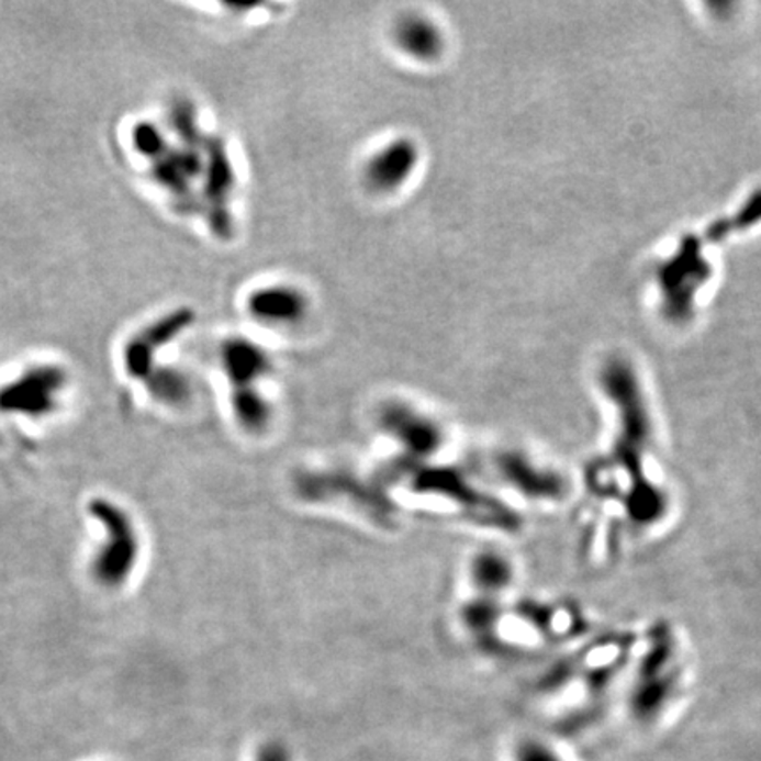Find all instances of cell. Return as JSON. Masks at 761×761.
<instances>
[{"instance_id": "7", "label": "cell", "mask_w": 761, "mask_h": 761, "mask_svg": "<svg viewBox=\"0 0 761 761\" xmlns=\"http://www.w3.org/2000/svg\"><path fill=\"white\" fill-rule=\"evenodd\" d=\"M67 384L63 367L34 366L0 388V413L43 418L57 410L58 396Z\"/></svg>"}, {"instance_id": "6", "label": "cell", "mask_w": 761, "mask_h": 761, "mask_svg": "<svg viewBox=\"0 0 761 761\" xmlns=\"http://www.w3.org/2000/svg\"><path fill=\"white\" fill-rule=\"evenodd\" d=\"M414 485L422 492H434L436 495L450 499L451 503L462 506L463 513H468L478 524L507 530L517 527V517L510 510L495 499H489L483 492H478L454 469H419L414 474Z\"/></svg>"}, {"instance_id": "13", "label": "cell", "mask_w": 761, "mask_h": 761, "mask_svg": "<svg viewBox=\"0 0 761 761\" xmlns=\"http://www.w3.org/2000/svg\"><path fill=\"white\" fill-rule=\"evenodd\" d=\"M219 361L232 388L258 387L273 372L272 355L247 337L224 338Z\"/></svg>"}, {"instance_id": "9", "label": "cell", "mask_w": 761, "mask_h": 761, "mask_svg": "<svg viewBox=\"0 0 761 761\" xmlns=\"http://www.w3.org/2000/svg\"><path fill=\"white\" fill-rule=\"evenodd\" d=\"M203 156H205V168L201 177L203 180L201 200L205 203L212 232L224 238L232 233V215L227 209V200L235 188V171L221 139L206 138Z\"/></svg>"}, {"instance_id": "1", "label": "cell", "mask_w": 761, "mask_h": 761, "mask_svg": "<svg viewBox=\"0 0 761 761\" xmlns=\"http://www.w3.org/2000/svg\"><path fill=\"white\" fill-rule=\"evenodd\" d=\"M603 392L614 402L619 416V433L615 443V455L620 468L631 477V503L629 510L635 518L646 521L656 517L664 507L658 490L644 478L641 463L652 443V418L646 393L641 390L637 370L624 358H611L600 374Z\"/></svg>"}, {"instance_id": "3", "label": "cell", "mask_w": 761, "mask_h": 761, "mask_svg": "<svg viewBox=\"0 0 761 761\" xmlns=\"http://www.w3.org/2000/svg\"><path fill=\"white\" fill-rule=\"evenodd\" d=\"M650 641V650L641 661L637 682L629 696V708L637 721H654L663 713L668 702L675 696L681 670L670 633H656Z\"/></svg>"}, {"instance_id": "20", "label": "cell", "mask_w": 761, "mask_h": 761, "mask_svg": "<svg viewBox=\"0 0 761 761\" xmlns=\"http://www.w3.org/2000/svg\"><path fill=\"white\" fill-rule=\"evenodd\" d=\"M131 139H133L131 143H133L134 150L150 163L159 159L171 147L159 125L152 124V122H138L134 125Z\"/></svg>"}, {"instance_id": "10", "label": "cell", "mask_w": 761, "mask_h": 761, "mask_svg": "<svg viewBox=\"0 0 761 761\" xmlns=\"http://www.w3.org/2000/svg\"><path fill=\"white\" fill-rule=\"evenodd\" d=\"M499 477L521 492V495L535 501H559L566 494V481L559 472L530 459L521 450H504L495 457Z\"/></svg>"}, {"instance_id": "14", "label": "cell", "mask_w": 761, "mask_h": 761, "mask_svg": "<svg viewBox=\"0 0 761 761\" xmlns=\"http://www.w3.org/2000/svg\"><path fill=\"white\" fill-rule=\"evenodd\" d=\"M152 177L175 200H191L192 183L203 177V147H169L159 159L150 163Z\"/></svg>"}, {"instance_id": "21", "label": "cell", "mask_w": 761, "mask_h": 761, "mask_svg": "<svg viewBox=\"0 0 761 761\" xmlns=\"http://www.w3.org/2000/svg\"><path fill=\"white\" fill-rule=\"evenodd\" d=\"M515 761H562V758L539 740H526L515 751Z\"/></svg>"}, {"instance_id": "17", "label": "cell", "mask_w": 761, "mask_h": 761, "mask_svg": "<svg viewBox=\"0 0 761 761\" xmlns=\"http://www.w3.org/2000/svg\"><path fill=\"white\" fill-rule=\"evenodd\" d=\"M232 413L247 434H264L273 418L272 402L259 387L232 388Z\"/></svg>"}, {"instance_id": "19", "label": "cell", "mask_w": 761, "mask_h": 761, "mask_svg": "<svg viewBox=\"0 0 761 761\" xmlns=\"http://www.w3.org/2000/svg\"><path fill=\"white\" fill-rule=\"evenodd\" d=\"M462 623L477 637H492L490 633L499 620V606L492 597L481 596L474 602L463 605Z\"/></svg>"}, {"instance_id": "15", "label": "cell", "mask_w": 761, "mask_h": 761, "mask_svg": "<svg viewBox=\"0 0 761 761\" xmlns=\"http://www.w3.org/2000/svg\"><path fill=\"white\" fill-rule=\"evenodd\" d=\"M393 43L402 54L418 63H434L446 48L441 27L422 13H407L396 20Z\"/></svg>"}, {"instance_id": "8", "label": "cell", "mask_w": 761, "mask_h": 761, "mask_svg": "<svg viewBox=\"0 0 761 761\" xmlns=\"http://www.w3.org/2000/svg\"><path fill=\"white\" fill-rule=\"evenodd\" d=\"M197 320L192 309L182 307L168 312L134 335L124 348V369L133 379L145 381L156 363L159 349L174 343L175 338L191 328Z\"/></svg>"}, {"instance_id": "11", "label": "cell", "mask_w": 761, "mask_h": 761, "mask_svg": "<svg viewBox=\"0 0 761 761\" xmlns=\"http://www.w3.org/2000/svg\"><path fill=\"white\" fill-rule=\"evenodd\" d=\"M419 165L416 142L405 136L379 147L363 166V182L376 194H392L410 182Z\"/></svg>"}, {"instance_id": "2", "label": "cell", "mask_w": 761, "mask_h": 761, "mask_svg": "<svg viewBox=\"0 0 761 761\" xmlns=\"http://www.w3.org/2000/svg\"><path fill=\"white\" fill-rule=\"evenodd\" d=\"M89 513L107 530V541L92 561V577L104 589H119L130 580L139 557V541L130 513L108 499L90 501Z\"/></svg>"}, {"instance_id": "12", "label": "cell", "mask_w": 761, "mask_h": 761, "mask_svg": "<svg viewBox=\"0 0 761 761\" xmlns=\"http://www.w3.org/2000/svg\"><path fill=\"white\" fill-rule=\"evenodd\" d=\"M307 294L291 284L261 286L250 291L245 300L247 314L254 321L272 328H284L302 323L309 314Z\"/></svg>"}, {"instance_id": "5", "label": "cell", "mask_w": 761, "mask_h": 761, "mask_svg": "<svg viewBox=\"0 0 761 761\" xmlns=\"http://www.w3.org/2000/svg\"><path fill=\"white\" fill-rule=\"evenodd\" d=\"M378 425L418 466L439 454L446 443L441 423L410 402H387L379 411Z\"/></svg>"}, {"instance_id": "18", "label": "cell", "mask_w": 761, "mask_h": 761, "mask_svg": "<svg viewBox=\"0 0 761 761\" xmlns=\"http://www.w3.org/2000/svg\"><path fill=\"white\" fill-rule=\"evenodd\" d=\"M143 384L157 402L166 405H182L191 399L192 387L182 370L171 366H156Z\"/></svg>"}, {"instance_id": "16", "label": "cell", "mask_w": 761, "mask_h": 761, "mask_svg": "<svg viewBox=\"0 0 761 761\" xmlns=\"http://www.w3.org/2000/svg\"><path fill=\"white\" fill-rule=\"evenodd\" d=\"M513 577L515 570L512 561L503 552L492 548L474 553L469 562V579L481 596L494 597L506 591L512 585Z\"/></svg>"}, {"instance_id": "4", "label": "cell", "mask_w": 761, "mask_h": 761, "mask_svg": "<svg viewBox=\"0 0 761 761\" xmlns=\"http://www.w3.org/2000/svg\"><path fill=\"white\" fill-rule=\"evenodd\" d=\"M710 277V265L702 253V242L687 236L672 258L659 268L658 281L664 316L684 321L691 316L696 293Z\"/></svg>"}, {"instance_id": "22", "label": "cell", "mask_w": 761, "mask_h": 761, "mask_svg": "<svg viewBox=\"0 0 761 761\" xmlns=\"http://www.w3.org/2000/svg\"><path fill=\"white\" fill-rule=\"evenodd\" d=\"M254 761H293L290 748L279 740H268L259 746Z\"/></svg>"}]
</instances>
